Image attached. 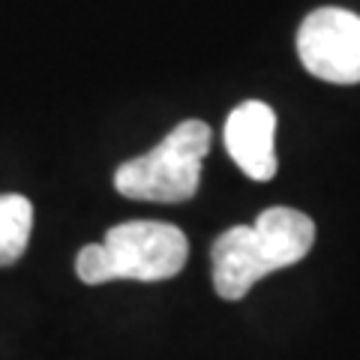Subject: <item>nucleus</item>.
Here are the masks:
<instances>
[{
  "instance_id": "nucleus-1",
  "label": "nucleus",
  "mask_w": 360,
  "mask_h": 360,
  "mask_svg": "<svg viewBox=\"0 0 360 360\" xmlns=\"http://www.w3.org/2000/svg\"><path fill=\"white\" fill-rule=\"evenodd\" d=\"M315 243V222L295 207H267L255 225L222 231L210 250L213 288L222 300H240L283 267L297 264Z\"/></svg>"
},
{
  "instance_id": "nucleus-2",
  "label": "nucleus",
  "mask_w": 360,
  "mask_h": 360,
  "mask_svg": "<svg viewBox=\"0 0 360 360\" xmlns=\"http://www.w3.org/2000/svg\"><path fill=\"white\" fill-rule=\"evenodd\" d=\"M186 255L189 243L177 225L135 219L108 229L103 243L84 246L75 258V270L87 285H103L111 279L160 283L184 270Z\"/></svg>"
},
{
  "instance_id": "nucleus-3",
  "label": "nucleus",
  "mask_w": 360,
  "mask_h": 360,
  "mask_svg": "<svg viewBox=\"0 0 360 360\" xmlns=\"http://www.w3.org/2000/svg\"><path fill=\"white\" fill-rule=\"evenodd\" d=\"M210 127L201 120H184L156 144L150 153L117 165L115 186L135 201L177 205L195 195L201 162L210 150Z\"/></svg>"
},
{
  "instance_id": "nucleus-4",
  "label": "nucleus",
  "mask_w": 360,
  "mask_h": 360,
  "mask_svg": "<svg viewBox=\"0 0 360 360\" xmlns=\"http://www.w3.org/2000/svg\"><path fill=\"white\" fill-rule=\"evenodd\" d=\"M297 58L330 84H360V15L340 6L315 9L297 30Z\"/></svg>"
},
{
  "instance_id": "nucleus-5",
  "label": "nucleus",
  "mask_w": 360,
  "mask_h": 360,
  "mask_svg": "<svg viewBox=\"0 0 360 360\" xmlns=\"http://www.w3.org/2000/svg\"><path fill=\"white\" fill-rule=\"evenodd\" d=\"M225 150L238 168L252 180H270L276 174V115L267 103H240L225 120Z\"/></svg>"
},
{
  "instance_id": "nucleus-6",
  "label": "nucleus",
  "mask_w": 360,
  "mask_h": 360,
  "mask_svg": "<svg viewBox=\"0 0 360 360\" xmlns=\"http://www.w3.org/2000/svg\"><path fill=\"white\" fill-rule=\"evenodd\" d=\"M30 229H33L30 201L18 193L0 195V264H13L25 255Z\"/></svg>"
}]
</instances>
